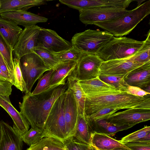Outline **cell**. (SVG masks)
I'll list each match as a JSON object with an SVG mask.
<instances>
[{"mask_svg":"<svg viewBox=\"0 0 150 150\" xmlns=\"http://www.w3.org/2000/svg\"><path fill=\"white\" fill-rule=\"evenodd\" d=\"M68 88L64 84L51 87L39 93L25 94L19 103L20 112L31 128L43 131L45 122L54 103Z\"/></svg>","mask_w":150,"mask_h":150,"instance_id":"6da1fadb","label":"cell"},{"mask_svg":"<svg viewBox=\"0 0 150 150\" xmlns=\"http://www.w3.org/2000/svg\"><path fill=\"white\" fill-rule=\"evenodd\" d=\"M106 107L150 110V95L137 97L123 92L101 96H86L84 111L88 116Z\"/></svg>","mask_w":150,"mask_h":150,"instance_id":"7a4b0ae2","label":"cell"},{"mask_svg":"<svg viewBox=\"0 0 150 150\" xmlns=\"http://www.w3.org/2000/svg\"><path fill=\"white\" fill-rule=\"evenodd\" d=\"M150 13V0L138 5L122 18L114 21L95 23L94 25L108 31L115 36H122L130 33L137 25Z\"/></svg>","mask_w":150,"mask_h":150,"instance_id":"3957f363","label":"cell"},{"mask_svg":"<svg viewBox=\"0 0 150 150\" xmlns=\"http://www.w3.org/2000/svg\"><path fill=\"white\" fill-rule=\"evenodd\" d=\"M144 42V41H138L125 37L114 36L96 55L103 61L129 58Z\"/></svg>","mask_w":150,"mask_h":150,"instance_id":"277c9868","label":"cell"},{"mask_svg":"<svg viewBox=\"0 0 150 150\" xmlns=\"http://www.w3.org/2000/svg\"><path fill=\"white\" fill-rule=\"evenodd\" d=\"M114 37L108 31L88 29L75 34L71 40L72 45L82 52L97 54Z\"/></svg>","mask_w":150,"mask_h":150,"instance_id":"5b68a950","label":"cell"},{"mask_svg":"<svg viewBox=\"0 0 150 150\" xmlns=\"http://www.w3.org/2000/svg\"><path fill=\"white\" fill-rule=\"evenodd\" d=\"M65 92L53 104L43 129V137H52L63 142L67 139L64 116Z\"/></svg>","mask_w":150,"mask_h":150,"instance_id":"8992f818","label":"cell"},{"mask_svg":"<svg viewBox=\"0 0 150 150\" xmlns=\"http://www.w3.org/2000/svg\"><path fill=\"white\" fill-rule=\"evenodd\" d=\"M19 66L26 86L25 94L31 93L36 81L46 71L51 70L34 53L25 55L19 59Z\"/></svg>","mask_w":150,"mask_h":150,"instance_id":"52a82bcc","label":"cell"},{"mask_svg":"<svg viewBox=\"0 0 150 150\" xmlns=\"http://www.w3.org/2000/svg\"><path fill=\"white\" fill-rule=\"evenodd\" d=\"M120 8L104 7L79 10L80 21L86 25L95 23L115 20L131 11Z\"/></svg>","mask_w":150,"mask_h":150,"instance_id":"ba28073f","label":"cell"},{"mask_svg":"<svg viewBox=\"0 0 150 150\" xmlns=\"http://www.w3.org/2000/svg\"><path fill=\"white\" fill-rule=\"evenodd\" d=\"M103 61L96 54L83 53L73 71L78 80H86L99 76V68Z\"/></svg>","mask_w":150,"mask_h":150,"instance_id":"9c48e42d","label":"cell"},{"mask_svg":"<svg viewBox=\"0 0 150 150\" xmlns=\"http://www.w3.org/2000/svg\"><path fill=\"white\" fill-rule=\"evenodd\" d=\"M36 46L44 47L54 54L68 50L72 45L71 42L60 37L55 31L41 27Z\"/></svg>","mask_w":150,"mask_h":150,"instance_id":"30bf717a","label":"cell"},{"mask_svg":"<svg viewBox=\"0 0 150 150\" xmlns=\"http://www.w3.org/2000/svg\"><path fill=\"white\" fill-rule=\"evenodd\" d=\"M150 119V110L131 108L115 113L105 120L117 126L125 125L134 126L140 122Z\"/></svg>","mask_w":150,"mask_h":150,"instance_id":"8fae6325","label":"cell"},{"mask_svg":"<svg viewBox=\"0 0 150 150\" xmlns=\"http://www.w3.org/2000/svg\"><path fill=\"white\" fill-rule=\"evenodd\" d=\"M40 28L36 25L25 27L13 47L14 57L20 59L25 55L33 53Z\"/></svg>","mask_w":150,"mask_h":150,"instance_id":"7c38bea8","label":"cell"},{"mask_svg":"<svg viewBox=\"0 0 150 150\" xmlns=\"http://www.w3.org/2000/svg\"><path fill=\"white\" fill-rule=\"evenodd\" d=\"M143 64L135 63L129 58L103 61L99 68V75L124 77L131 71Z\"/></svg>","mask_w":150,"mask_h":150,"instance_id":"4fadbf2b","label":"cell"},{"mask_svg":"<svg viewBox=\"0 0 150 150\" xmlns=\"http://www.w3.org/2000/svg\"><path fill=\"white\" fill-rule=\"evenodd\" d=\"M64 116L67 139L73 137L75 134L78 117L77 103L68 86L65 91Z\"/></svg>","mask_w":150,"mask_h":150,"instance_id":"5bb4252c","label":"cell"},{"mask_svg":"<svg viewBox=\"0 0 150 150\" xmlns=\"http://www.w3.org/2000/svg\"><path fill=\"white\" fill-rule=\"evenodd\" d=\"M133 0H65L64 4L78 10L104 7L126 9Z\"/></svg>","mask_w":150,"mask_h":150,"instance_id":"9a60e30c","label":"cell"},{"mask_svg":"<svg viewBox=\"0 0 150 150\" xmlns=\"http://www.w3.org/2000/svg\"><path fill=\"white\" fill-rule=\"evenodd\" d=\"M21 136L13 127L0 121V150H22Z\"/></svg>","mask_w":150,"mask_h":150,"instance_id":"2e32d148","label":"cell"},{"mask_svg":"<svg viewBox=\"0 0 150 150\" xmlns=\"http://www.w3.org/2000/svg\"><path fill=\"white\" fill-rule=\"evenodd\" d=\"M78 82L86 96H101L123 92L102 81L99 76L90 80H78Z\"/></svg>","mask_w":150,"mask_h":150,"instance_id":"e0dca14e","label":"cell"},{"mask_svg":"<svg viewBox=\"0 0 150 150\" xmlns=\"http://www.w3.org/2000/svg\"><path fill=\"white\" fill-rule=\"evenodd\" d=\"M124 79L128 85L143 90L150 86V61L131 71Z\"/></svg>","mask_w":150,"mask_h":150,"instance_id":"ac0fdd59","label":"cell"},{"mask_svg":"<svg viewBox=\"0 0 150 150\" xmlns=\"http://www.w3.org/2000/svg\"><path fill=\"white\" fill-rule=\"evenodd\" d=\"M0 106L11 116L13 122V128L21 136L28 130L29 123L20 112L18 111L13 106L9 96L0 95Z\"/></svg>","mask_w":150,"mask_h":150,"instance_id":"d6986e66","label":"cell"},{"mask_svg":"<svg viewBox=\"0 0 150 150\" xmlns=\"http://www.w3.org/2000/svg\"><path fill=\"white\" fill-rule=\"evenodd\" d=\"M2 18L14 22L18 25L26 27L35 25L38 23H45L48 20L45 17L27 11H18L0 13Z\"/></svg>","mask_w":150,"mask_h":150,"instance_id":"ffe728a7","label":"cell"},{"mask_svg":"<svg viewBox=\"0 0 150 150\" xmlns=\"http://www.w3.org/2000/svg\"><path fill=\"white\" fill-rule=\"evenodd\" d=\"M77 64V62L72 61L60 62L52 69L50 78V87L65 84L67 77L75 69Z\"/></svg>","mask_w":150,"mask_h":150,"instance_id":"44dd1931","label":"cell"},{"mask_svg":"<svg viewBox=\"0 0 150 150\" xmlns=\"http://www.w3.org/2000/svg\"><path fill=\"white\" fill-rule=\"evenodd\" d=\"M90 145L97 150H112L117 148L131 150L119 140L106 134L95 132L91 134Z\"/></svg>","mask_w":150,"mask_h":150,"instance_id":"7402d4cb","label":"cell"},{"mask_svg":"<svg viewBox=\"0 0 150 150\" xmlns=\"http://www.w3.org/2000/svg\"><path fill=\"white\" fill-rule=\"evenodd\" d=\"M0 13L18 11H27L35 6L46 4L47 1L44 0H0Z\"/></svg>","mask_w":150,"mask_h":150,"instance_id":"603a6c76","label":"cell"},{"mask_svg":"<svg viewBox=\"0 0 150 150\" xmlns=\"http://www.w3.org/2000/svg\"><path fill=\"white\" fill-rule=\"evenodd\" d=\"M23 30L14 22L0 16V32L12 48Z\"/></svg>","mask_w":150,"mask_h":150,"instance_id":"cb8c5ba5","label":"cell"},{"mask_svg":"<svg viewBox=\"0 0 150 150\" xmlns=\"http://www.w3.org/2000/svg\"><path fill=\"white\" fill-rule=\"evenodd\" d=\"M88 118L92 133L95 132L112 136L118 132L133 127L127 125L117 126L107 121L105 119L94 121L90 120L88 117Z\"/></svg>","mask_w":150,"mask_h":150,"instance_id":"d4e9b609","label":"cell"},{"mask_svg":"<svg viewBox=\"0 0 150 150\" xmlns=\"http://www.w3.org/2000/svg\"><path fill=\"white\" fill-rule=\"evenodd\" d=\"M67 80L68 87L71 91L77 103L78 115H83L86 96L73 71L67 77Z\"/></svg>","mask_w":150,"mask_h":150,"instance_id":"484cf974","label":"cell"},{"mask_svg":"<svg viewBox=\"0 0 150 150\" xmlns=\"http://www.w3.org/2000/svg\"><path fill=\"white\" fill-rule=\"evenodd\" d=\"M92 132L87 116L85 115H79L75 134L73 137L76 139L90 145Z\"/></svg>","mask_w":150,"mask_h":150,"instance_id":"4316f807","label":"cell"},{"mask_svg":"<svg viewBox=\"0 0 150 150\" xmlns=\"http://www.w3.org/2000/svg\"><path fill=\"white\" fill-rule=\"evenodd\" d=\"M66 148L64 142L55 138L46 137L31 146L26 150H65Z\"/></svg>","mask_w":150,"mask_h":150,"instance_id":"83f0119b","label":"cell"},{"mask_svg":"<svg viewBox=\"0 0 150 150\" xmlns=\"http://www.w3.org/2000/svg\"><path fill=\"white\" fill-rule=\"evenodd\" d=\"M150 33L149 30L142 46L134 55L129 57L134 63L143 64L150 61Z\"/></svg>","mask_w":150,"mask_h":150,"instance_id":"f1b7e54d","label":"cell"},{"mask_svg":"<svg viewBox=\"0 0 150 150\" xmlns=\"http://www.w3.org/2000/svg\"><path fill=\"white\" fill-rule=\"evenodd\" d=\"M13 49L9 45L0 32V53L7 65L8 70L13 77Z\"/></svg>","mask_w":150,"mask_h":150,"instance_id":"f546056e","label":"cell"},{"mask_svg":"<svg viewBox=\"0 0 150 150\" xmlns=\"http://www.w3.org/2000/svg\"><path fill=\"white\" fill-rule=\"evenodd\" d=\"M33 52L37 54L46 66L51 69L54 68L60 62L54 54L44 47L36 46L34 48Z\"/></svg>","mask_w":150,"mask_h":150,"instance_id":"4dcf8cb0","label":"cell"},{"mask_svg":"<svg viewBox=\"0 0 150 150\" xmlns=\"http://www.w3.org/2000/svg\"><path fill=\"white\" fill-rule=\"evenodd\" d=\"M102 81L114 87L119 90L126 92L129 86L124 81V77L113 75L99 76Z\"/></svg>","mask_w":150,"mask_h":150,"instance_id":"1f68e13d","label":"cell"},{"mask_svg":"<svg viewBox=\"0 0 150 150\" xmlns=\"http://www.w3.org/2000/svg\"><path fill=\"white\" fill-rule=\"evenodd\" d=\"M83 53L72 46L69 49L62 52L54 54L56 58L59 62L72 61L77 62Z\"/></svg>","mask_w":150,"mask_h":150,"instance_id":"d6a6232c","label":"cell"},{"mask_svg":"<svg viewBox=\"0 0 150 150\" xmlns=\"http://www.w3.org/2000/svg\"><path fill=\"white\" fill-rule=\"evenodd\" d=\"M19 59L16 57L13 58V85L21 91L25 92L26 86L20 67Z\"/></svg>","mask_w":150,"mask_h":150,"instance_id":"836d02e7","label":"cell"},{"mask_svg":"<svg viewBox=\"0 0 150 150\" xmlns=\"http://www.w3.org/2000/svg\"><path fill=\"white\" fill-rule=\"evenodd\" d=\"M21 138L23 141L30 146L37 143L44 137L42 131L31 127L21 136Z\"/></svg>","mask_w":150,"mask_h":150,"instance_id":"e575fe53","label":"cell"},{"mask_svg":"<svg viewBox=\"0 0 150 150\" xmlns=\"http://www.w3.org/2000/svg\"><path fill=\"white\" fill-rule=\"evenodd\" d=\"M149 133H150V127L146 126L143 128L124 137L119 141L123 144L131 142H139Z\"/></svg>","mask_w":150,"mask_h":150,"instance_id":"d590c367","label":"cell"},{"mask_svg":"<svg viewBox=\"0 0 150 150\" xmlns=\"http://www.w3.org/2000/svg\"><path fill=\"white\" fill-rule=\"evenodd\" d=\"M52 69L47 71L38 79L37 85L34 90L31 93L35 95L41 93L50 87V78Z\"/></svg>","mask_w":150,"mask_h":150,"instance_id":"8d00e7d4","label":"cell"},{"mask_svg":"<svg viewBox=\"0 0 150 150\" xmlns=\"http://www.w3.org/2000/svg\"><path fill=\"white\" fill-rule=\"evenodd\" d=\"M120 109L115 107H106L103 108L96 112L87 116L91 120L97 121L103 119H106L109 116L115 113Z\"/></svg>","mask_w":150,"mask_h":150,"instance_id":"74e56055","label":"cell"},{"mask_svg":"<svg viewBox=\"0 0 150 150\" xmlns=\"http://www.w3.org/2000/svg\"><path fill=\"white\" fill-rule=\"evenodd\" d=\"M64 142L67 150H88L90 145L73 137L66 140Z\"/></svg>","mask_w":150,"mask_h":150,"instance_id":"f35d334b","label":"cell"},{"mask_svg":"<svg viewBox=\"0 0 150 150\" xmlns=\"http://www.w3.org/2000/svg\"><path fill=\"white\" fill-rule=\"evenodd\" d=\"M124 144L131 150H150V142H133Z\"/></svg>","mask_w":150,"mask_h":150,"instance_id":"ab89813d","label":"cell"},{"mask_svg":"<svg viewBox=\"0 0 150 150\" xmlns=\"http://www.w3.org/2000/svg\"><path fill=\"white\" fill-rule=\"evenodd\" d=\"M126 92L133 96L143 97L149 95L150 93L147 92L141 88L129 85Z\"/></svg>","mask_w":150,"mask_h":150,"instance_id":"60d3db41","label":"cell"},{"mask_svg":"<svg viewBox=\"0 0 150 150\" xmlns=\"http://www.w3.org/2000/svg\"><path fill=\"white\" fill-rule=\"evenodd\" d=\"M13 85L9 81H0V95L9 96L11 94Z\"/></svg>","mask_w":150,"mask_h":150,"instance_id":"b9f144b4","label":"cell"},{"mask_svg":"<svg viewBox=\"0 0 150 150\" xmlns=\"http://www.w3.org/2000/svg\"><path fill=\"white\" fill-rule=\"evenodd\" d=\"M0 69L11 78L13 85V77L9 72L5 61L0 53Z\"/></svg>","mask_w":150,"mask_h":150,"instance_id":"7bdbcfd3","label":"cell"},{"mask_svg":"<svg viewBox=\"0 0 150 150\" xmlns=\"http://www.w3.org/2000/svg\"><path fill=\"white\" fill-rule=\"evenodd\" d=\"M0 81H9L13 83L11 78L0 69Z\"/></svg>","mask_w":150,"mask_h":150,"instance_id":"ee69618b","label":"cell"},{"mask_svg":"<svg viewBox=\"0 0 150 150\" xmlns=\"http://www.w3.org/2000/svg\"><path fill=\"white\" fill-rule=\"evenodd\" d=\"M112 150H128L126 149L122 148H117L114 149Z\"/></svg>","mask_w":150,"mask_h":150,"instance_id":"f6af8a7d","label":"cell"},{"mask_svg":"<svg viewBox=\"0 0 150 150\" xmlns=\"http://www.w3.org/2000/svg\"><path fill=\"white\" fill-rule=\"evenodd\" d=\"M88 150H97L96 149H95L91 146L90 145L89 146L88 148Z\"/></svg>","mask_w":150,"mask_h":150,"instance_id":"bcb514c9","label":"cell"},{"mask_svg":"<svg viewBox=\"0 0 150 150\" xmlns=\"http://www.w3.org/2000/svg\"><path fill=\"white\" fill-rule=\"evenodd\" d=\"M1 0H0V8L1 7Z\"/></svg>","mask_w":150,"mask_h":150,"instance_id":"7dc6e473","label":"cell"},{"mask_svg":"<svg viewBox=\"0 0 150 150\" xmlns=\"http://www.w3.org/2000/svg\"><path fill=\"white\" fill-rule=\"evenodd\" d=\"M65 150H67V148H66V149Z\"/></svg>","mask_w":150,"mask_h":150,"instance_id":"c3c4849f","label":"cell"}]
</instances>
